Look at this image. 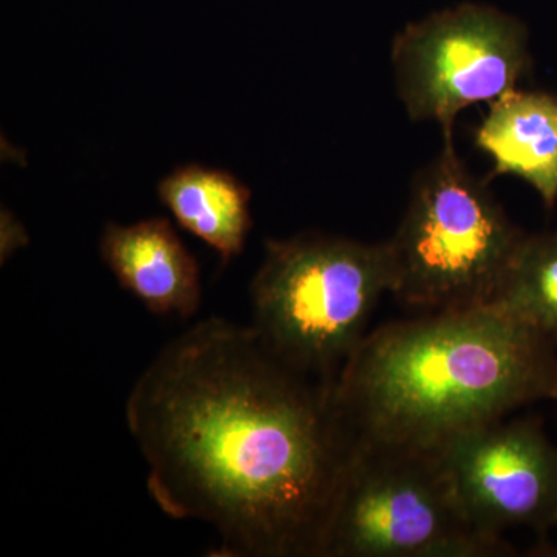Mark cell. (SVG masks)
Returning <instances> with one entry per match:
<instances>
[{"instance_id": "cell-1", "label": "cell", "mask_w": 557, "mask_h": 557, "mask_svg": "<svg viewBox=\"0 0 557 557\" xmlns=\"http://www.w3.org/2000/svg\"><path fill=\"white\" fill-rule=\"evenodd\" d=\"M335 383L293 368L252 325L197 322L127 398L150 497L214 527V556L319 557L355 446Z\"/></svg>"}, {"instance_id": "cell-2", "label": "cell", "mask_w": 557, "mask_h": 557, "mask_svg": "<svg viewBox=\"0 0 557 557\" xmlns=\"http://www.w3.org/2000/svg\"><path fill=\"white\" fill-rule=\"evenodd\" d=\"M355 437L440 448L557 398L556 346L491 307L432 311L366 335L335 383Z\"/></svg>"}, {"instance_id": "cell-3", "label": "cell", "mask_w": 557, "mask_h": 557, "mask_svg": "<svg viewBox=\"0 0 557 557\" xmlns=\"http://www.w3.org/2000/svg\"><path fill=\"white\" fill-rule=\"evenodd\" d=\"M394 288L387 242L322 234L270 239L252 281V327L293 368L336 380L366 338L370 314Z\"/></svg>"}, {"instance_id": "cell-4", "label": "cell", "mask_w": 557, "mask_h": 557, "mask_svg": "<svg viewBox=\"0 0 557 557\" xmlns=\"http://www.w3.org/2000/svg\"><path fill=\"white\" fill-rule=\"evenodd\" d=\"M413 178L409 205L387 240L394 260L392 295L418 309L450 311L490 306L527 233L454 145Z\"/></svg>"}, {"instance_id": "cell-5", "label": "cell", "mask_w": 557, "mask_h": 557, "mask_svg": "<svg viewBox=\"0 0 557 557\" xmlns=\"http://www.w3.org/2000/svg\"><path fill=\"white\" fill-rule=\"evenodd\" d=\"M511 555L471 522L440 448L355 437L319 557Z\"/></svg>"}, {"instance_id": "cell-6", "label": "cell", "mask_w": 557, "mask_h": 557, "mask_svg": "<svg viewBox=\"0 0 557 557\" xmlns=\"http://www.w3.org/2000/svg\"><path fill=\"white\" fill-rule=\"evenodd\" d=\"M391 64L409 119L454 134L465 109L519 89L531 69L530 32L497 7L458 3L406 25L392 42Z\"/></svg>"}, {"instance_id": "cell-7", "label": "cell", "mask_w": 557, "mask_h": 557, "mask_svg": "<svg viewBox=\"0 0 557 557\" xmlns=\"http://www.w3.org/2000/svg\"><path fill=\"white\" fill-rule=\"evenodd\" d=\"M469 519L487 537L557 527V448L539 418L493 421L440 446Z\"/></svg>"}, {"instance_id": "cell-8", "label": "cell", "mask_w": 557, "mask_h": 557, "mask_svg": "<svg viewBox=\"0 0 557 557\" xmlns=\"http://www.w3.org/2000/svg\"><path fill=\"white\" fill-rule=\"evenodd\" d=\"M100 251L121 287L156 314L194 317L200 309L199 263L168 219L108 223Z\"/></svg>"}, {"instance_id": "cell-9", "label": "cell", "mask_w": 557, "mask_h": 557, "mask_svg": "<svg viewBox=\"0 0 557 557\" xmlns=\"http://www.w3.org/2000/svg\"><path fill=\"white\" fill-rule=\"evenodd\" d=\"M475 145L493 161L494 175L528 183L545 207L557 203V97L516 89L490 104Z\"/></svg>"}, {"instance_id": "cell-10", "label": "cell", "mask_w": 557, "mask_h": 557, "mask_svg": "<svg viewBox=\"0 0 557 557\" xmlns=\"http://www.w3.org/2000/svg\"><path fill=\"white\" fill-rule=\"evenodd\" d=\"M159 197L182 228L219 252L223 265L244 252L252 226L251 190L230 172L177 168L161 180Z\"/></svg>"}, {"instance_id": "cell-11", "label": "cell", "mask_w": 557, "mask_h": 557, "mask_svg": "<svg viewBox=\"0 0 557 557\" xmlns=\"http://www.w3.org/2000/svg\"><path fill=\"white\" fill-rule=\"evenodd\" d=\"M487 307L557 346V233L525 234Z\"/></svg>"}]
</instances>
